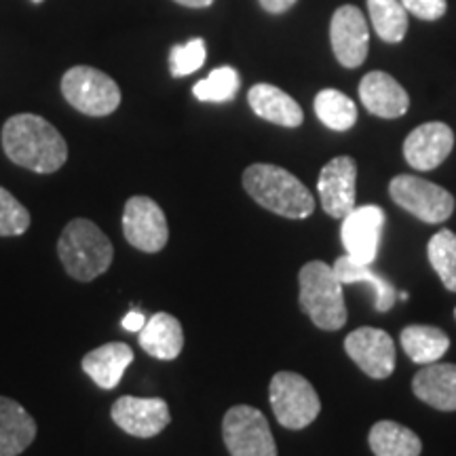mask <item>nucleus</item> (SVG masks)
<instances>
[{
  "mask_svg": "<svg viewBox=\"0 0 456 456\" xmlns=\"http://www.w3.org/2000/svg\"><path fill=\"white\" fill-rule=\"evenodd\" d=\"M454 317H456V309H454Z\"/></svg>",
  "mask_w": 456,
  "mask_h": 456,
  "instance_id": "obj_36",
  "label": "nucleus"
},
{
  "mask_svg": "<svg viewBox=\"0 0 456 456\" xmlns=\"http://www.w3.org/2000/svg\"><path fill=\"white\" fill-rule=\"evenodd\" d=\"M296 4V0H260V7L266 11V13L279 15L285 13L288 9H292Z\"/></svg>",
  "mask_w": 456,
  "mask_h": 456,
  "instance_id": "obj_32",
  "label": "nucleus"
},
{
  "mask_svg": "<svg viewBox=\"0 0 456 456\" xmlns=\"http://www.w3.org/2000/svg\"><path fill=\"white\" fill-rule=\"evenodd\" d=\"M37 437V423L15 399L0 397V456H20Z\"/></svg>",
  "mask_w": 456,
  "mask_h": 456,
  "instance_id": "obj_20",
  "label": "nucleus"
},
{
  "mask_svg": "<svg viewBox=\"0 0 456 456\" xmlns=\"http://www.w3.org/2000/svg\"><path fill=\"white\" fill-rule=\"evenodd\" d=\"M3 148L20 167L53 174L66 163V140L38 114H15L3 127Z\"/></svg>",
  "mask_w": 456,
  "mask_h": 456,
  "instance_id": "obj_1",
  "label": "nucleus"
},
{
  "mask_svg": "<svg viewBox=\"0 0 456 456\" xmlns=\"http://www.w3.org/2000/svg\"><path fill=\"white\" fill-rule=\"evenodd\" d=\"M205 57H208V51H205L203 38H192L184 45H175L169 53L171 77L180 78L197 72L205 64Z\"/></svg>",
  "mask_w": 456,
  "mask_h": 456,
  "instance_id": "obj_29",
  "label": "nucleus"
},
{
  "mask_svg": "<svg viewBox=\"0 0 456 456\" xmlns=\"http://www.w3.org/2000/svg\"><path fill=\"white\" fill-rule=\"evenodd\" d=\"M402 4L406 7L408 13L420 17L425 21L440 20L448 9L446 0H402Z\"/></svg>",
  "mask_w": 456,
  "mask_h": 456,
  "instance_id": "obj_31",
  "label": "nucleus"
},
{
  "mask_svg": "<svg viewBox=\"0 0 456 456\" xmlns=\"http://www.w3.org/2000/svg\"><path fill=\"white\" fill-rule=\"evenodd\" d=\"M269 399L277 423L285 429H305L322 412L317 391L305 376L296 372H277L273 376Z\"/></svg>",
  "mask_w": 456,
  "mask_h": 456,
  "instance_id": "obj_5",
  "label": "nucleus"
},
{
  "mask_svg": "<svg viewBox=\"0 0 456 456\" xmlns=\"http://www.w3.org/2000/svg\"><path fill=\"white\" fill-rule=\"evenodd\" d=\"M57 254L68 275L77 281H94L110 269L114 248L98 224L91 220L77 218L68 222L60 241Z\"/></svg>",
  "mask_w": 456,
  "mask_h": 456,
  "instance_id": "obj_3",
  "label": "nucleus"
},
{
  "mask_svg": "<svg viewBox=\"0 0 456 456\" xmlns=\"http://www.w3.org/2000/svg\"><path fill=\"white\" fill-rule=\"evenodd\" d=\"M30 226V214L17 199L0 186V237L24 235Z\"/></svg>",
  "mask_w": 456,
  "mask_h": 456,
  "instance_id": "obj_30",
  "label": "nucleus"
},
{
  "mask_svg": "<svg viewBox=\"0 0 456 456\" xmlns=\"http://www.w3.org/2000/svg\"><path fill=\"white\" fill-rule=\"evenodd\" d=\"M239 74L235 68L222 66L216 68V70L209 72L208 78L199 81L195 87H192V94H195L197 100L201 102H214V104H224V102L235 100L239 91Z\"/></svg>",
  "mask_w": 456,
  "mask_h": 456,
  "instance_id": "obj_28",
  "label": "nucleus"
},
{
  "mask_svg": "<svg viewBox=\"0 0 456 456\" xmlns=\"http://www.w3.org/2000/svg\"><path fill=\"white\" fill-rule=\"evenodd\" d=\"M34 3H41V0H34Z\"/></svg>",
  "mask_w": 456,
  "mask_h": 456,
  "instance_id": "obj_35",
  "label": "nucleus"
},
{
  "mask_svg": "<svg viewBox=\"0 0 456 456\" xmlns=\"http://www.w3.org/2000/svg\"><path fill=\"white\" fill-rule=\"evenodd\" d=\"M359 100L368 112L380 118H399L408 112L410 95L391 74L374 70L359 83Z\"/></svg>",
  "mask_w": 456,
  "mask_h": 456,
  "instance_id": "obj_16",
  "label": "nucleus"
},
{
  "mask_svg": "<svg viewBox=\"0 0 456 456\" xmlns=\"http://www.w3.org/2000/svg\"><path fill=\"white\" fill-rule=\"evenodd\" d=\"M412 391L427 406L454 412L456 410V363H427L412 380Z\"/></svg>",
  "mask_w": 456,
  "mask_h": 456,
  "instance_id": "obj_17",
  "label": "nucleus"
},
{
  "mask_svg": "<svg viewBox=\"0 0 456 456\" xmlns=\"http://www.w3.org/2000/svg\"><path fill=\"white\" fill-rule=\"evenodd\" d=\"M387 216L379 205H363L355 208L349 216L342 218L340 237L346 256H351L362 265H372L379 254L380 237H383Z\"/></svg>",
  "mask_w": 456,
  "mask_h": 456,
  "instance_id": "obj_11",
  "label": "nucleus"
},
{
  "mask_svg": "<svg viewBox=\"0 0 456 456\" xmlns=\"http://www.w3.org/2000/svg\"><path fill=\"white\" fill-rule=\"evenodd\" d=\"M334 273L338 277V281L345 283H368L372 285V289L376 292V309L379 311H389L393 309L397 300V292L395 288L379 275V273L372 271L370 265H362V262H355L351 256H340L338 260L334 262Z\"/></svg>",
  "mask_w": 456,
  "mask_h": 456,
  "instance_id": "obj_24",
  "label": "nucleus"
},
{
  "mask_svg": "<svg viewBox=\"0 0 456 456\" xmlns=\"http://www.w3.org/2000/svg\"><path fill=\"white\" fill-rule=\"evenodd\" d=\"M427 256L433 271L440 275V281L448 292H456V235L448 228H442L440 232L431 237L427 245Z\"/></svg>",
  "mask_w": 456,
  "mask_h": 456,
  "instance_id": "obj_27",
  "label": "nucleus"
},
{
  "mask_svg": "<svg viewBox=\"0 0 456 456\" xmlns=\"http://www.w3.org/2000/svg\"><path fill=\"white\" fill-rule=\"evenodd\" d=\"M134 362V351L125 342H108L83 357V370L102 389H117L125 370Z\"/></svg>",
  "mask_w": 456,
  "mask_h": 456,
  "instance_id": "obj_18",
  "label": "nucleus"
},
{
  "mask_svg": "<svg viewBox=\"0 0 456 456\" xmlns=\"http://www.w3.org/2000/svg\"><path fill=\"white\" fill-rule=\"evenodd\" d=\"M322 208L328 216L342 220L355 209L357 199V165L351 157H334L322 169L317 180Z\"/></svg>",
  "mask_w": 456,
  "mask_h": 456,
  "instance_id": "obj_10",
  "label": "nucleus"
},
{
  "mask_svg": "<svg viewBox=\"0 0 456 456\" xmlns=\"http://www.w3.org/2000/svg\"><path fill=\"white\" fill-rule=\"evenodd\" d=\"M112 420L134 437H155L171 423L167 402L161 397L123 395L110 410Z\"/></svg>",
  "mask_w": 456,
  "mask_h": 456,
  "instance_id": "obj_13",
  "label": "nucleus"
},
{
  "mask_svg": "<svg viewBox=\"0 0 456 456\" xmlns=\"http://www.w3.org/2000/svg\"><path fill=\"white\" fill-rule=\"evenodd\" d=\"M368 442L376 456H420L423 452L420 437L393 420H379L370 429Z\"/></svg>",
  "mask_w": 456,
  "mask_h": 456,
  "instance_id": "obj_22",
  "label": "nucleus"
},
{
  "mask_svg": "<svg viewBox=\"0 0 456 456\" xmlns=\"http://www.w3.org/2000/svg\"><path fill=\"white\" fill-rule=\"evenodd\" d=\"M391 199L425 224H442L454 212V197L446 188L419 175H397L389 184Z\"/></svg>",
  "mask_w": 456,
  "mask_h": 456,
  "instance_id": "obj_8",
  "label": "nucleus"
},
{
  "mask_svg": "<svg viewBox=\"0 0 456 456\" xmlns=\"http://www.w3.org/2000/svg\"><path fill=\"white\" fill-rule=\"evenodd\" d=\"M330 41L336 60L345 68H357L366 61L370 32L368 21L362 11L353 4L336 9L330 24Z\"/></svg>",
  "mask_w": 456,
  "mask_h": 456,
  "instance_id": "obj_14",
  "label": "nucleus"
},
{
  "mask_svg": "<svg viewBox=\"0 0 456 456\" xmlns=\"http://www.w3.org/2000/svg\"><path fill=\"white\" fill-rule=\"evenodd\" d=\"M123 232L129 245L146 254H157L167 245L169 226L163 209L151 197H131L125 203Z\"/></svg>",
  "mask_w": 456,
  "mask_h": 456,
  "instance_id": "obj_9",
  "label": "nucleus"
},
{
  "mask_svg": "<svg viewBox=\"0 0 456 456\" xmlns=\"http://www.w3.org/2000/svg\"><path fill=\"white\" fill-rule=\"evenodd\" d=\"M248 102L252 110L265 121L281 125V127H298L305 118L302 108L292 95H288L275 85L258 83L249 89Z\"/></svg>",
  "mask_w": 456,
  "mask_h": 456,
  "instance_id": "obj_19",
  "label": "nucleus"
},
{
  "mask_svg": "<svg viewBox=\"0 0 456 456\" xmlns=\"http://www.w3.org/2000/svg\"><path fill=\"white\" fill-rule=\"evenodd\" d=\"M300 306L319 330L334 332L346 323L342 283L326 262H306L300 269Z\"/></svg>",
  "mask_w": 456,
  "mask_h": 456,
  "instance_id": "obj_4",
  "label": "nucleus"
},
{
  "mask_svg": "<svg viewBox=\"0 0 456 456\" xmlns=\"http://www.w3.org/2000/svg\"><path fill=\"white\" fill-rule=\"evenodd\" d=\"M399 340L406 355L414 363H423V366L442 359L450 346L448 334L436 326H408L402 330Z\"/></svg>",
  "mask_w": 456,
  "mask_h": 456,
  "instance_id": "obj_23",
  "label": "nucleus"
},
{
  "mask_svg": "<svg viewBox=\"0 0 456 456\" xmlns=\"http://www.w3.org/2000/svg\"><path fill=\"white\" fill-rule=\"evenodd\" d=\"M222 437L231 456H277L266 416L252 406H232L222 420Z\"/></svg>",
  "mask_w": 456,
  "mask_h": 456,
  "instance_id": "obj_7",
  "label": "nucleus"
},
{
  "mask_svg": "<svg viewBox=\"0 0 456 456\" xmlns=\"http://www.w3.org/2000/svg\"><path fill=\"white\" fill-rule=\"evenodd\" d=\"M243 188L256 203L283 218L305 220L315 212V197L309 188L277 165H249L243 171Z\"/></svg>",
  "mask_w": 456,
  "mask_h": 456,
  "instance_id": "obj_2",
  "label": "nucleus"
},
{
  "mask_svg": "<svg viewBox=\"0 0 456 456\" xmlns=\"http://www.w3.org/2000/svg\"><path fill=\"white\" fill-rule=\"evenodd\" d=\"M144 323H146V317L142 315L140 311H131L123 319V328L127 330V332H140V330L144 328Z\"/></svg>",
  "mask_w": 456,
  "mask_h": 456,
  "instance_id": "obj_33",
  "label": "nucleus"
},
{
  "mask_svg": "<svg viewBox=\"0 0 456 456\" xmlns=\"http://www.w3.org/2000/svg\"><path fill=\"white\" fill-rule=\"evenodd\" d=\"M454 146V131L446 123H425L403 142V157L410 167L431 171L446 161Z\"/></svg>",
  "mask_w": 456,
  "mask_h": 456,
  "instance_id": "obj_15",
  "label": "nucleus"
},
{
  "mask_svg": "<svg viewBox=\"0 0 456 456\" xmlns=\"http://www.w3.org/2000/svg\"><path fill=\"white\" fill-rule=\"evenodd\" d=\"M315 112L319 121L334 131H349L357 121L355 102L338 89L319 91L315 98Z\"/></svg>",
  "mask_w": 456,
  "mask_h": 456,
  "instance_id": "obj_25",
  "label": "nucleus"
},
{
  "mask_svg": "<svg viewBox=\"0 0 456 456\" xmlns=\"http://www.w3.org/2000/svg\"><path fill=\"white\" fill-rule=\"evenodd\" d=\"M140 346L148 355L171 362L184 349V332L180 322L169 313H155L140 330Z\"/></svg>",
  "mask_w": 456,
  "mask_h": 456,
  "instance_id": "obj_21",
  "label": "nucleus"
},
{
  "mask_svg": "<svg viewBox=\"0 0 456 456\" xmlns=\"http://www.w3.org/2000/svg\"><path fill=\"white\" fill-rule=\"evenodd\" d=\"M368 11L376 34L385 43L403 41L408 32V11L402 0H368Z\"/></svg>",
  "mask_w": 456,
  "mask_h": 456,
  "instance_id": "obj_26",
  "label": "nucleus"
},
{
  "mask_svg": "<svg viewBox=\"0 0 456 456\" xmlns=\"http://www.w3.org/2000/svg\"><path fill=\"white\" fill-rule=\"evenodd\" d=\"M345 351L362 372L372 379H389L395 370V342L385 330L359 328L345 338Z\"/></svg>",
  "mask_w": 456,
  "mask_h": 456,
  "instance_id": "obj_12",
  "label": "nucleus"
},
{
  "mask_svg": "<svg viewBox=\"0 0 456 456\" xmlns=\"http://www.w3.org/2000/svg\"><path fill=\"white\" fill-rule=\"evenodd\" d=\"M175 3L184 4V7H191V9H203V7H209L214 0H175Z\"/></svg>",
  "mask_w": 456,
  "mask_h": 456,
  "instance_id": "obj_34",
  "label": "nucleus"
},
{
  "mask_svg": "<svg viewBox=\"0 0 456 456\" xmlns=\"http://www.w3.org/2000/svg\"><path fill=\"white\" fill-rule=\"evenodd\" d=\"M61 94L68 104L87 117H108L121 104L118 85L89 66L70 68L61 78Z\"/></svg>",
  "mask_w": 456,
  "mask_h": 456,
  "instance_id": "obj_6",
  "label": "nucleus"
}]
</instances>
